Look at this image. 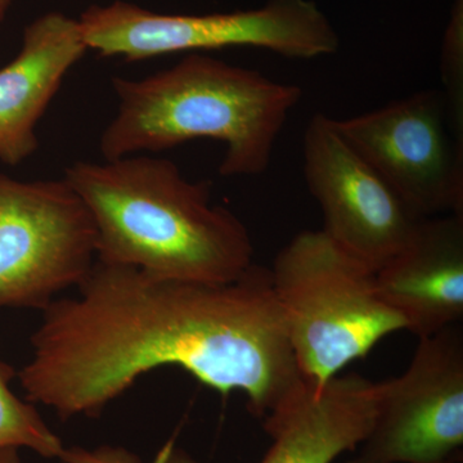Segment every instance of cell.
<instances>
[{
    "label": "cell",
    "mask_w": 463,
    "mask_h": 463,
    "mask_svg": "<svg viewBox=\"0 0 463 463\" xmlns=\"http://www.w3.org/2000/svg\"><path fill=\"white\" fill-rule=\"evenodd\" d=\"M99 234L65 178L24 182L0 173V309H47L93 269Z\"/></svg>",
    "instance_id": "cell-6"
},
{
    "label": "cell",
    "mask_w": 463,
    "mask_h": 463,
    "mask_svg": "<svg viewBox=\"0 0 463 463\" xmlns=\"http://www.w3.org/2000/svg\"><path fill=\"white\" fill-rule=\"evenodd\" d=\"M272 283L301 376L327 383L383 337L407 330L374 272L322 231L298 233L274 260Z\"/></svg>",
    "instance_id": "cell-4"
},
{
    "label": "cell",
    "mask_w": 463,
    "mask_h": 463,
    "mask_svg": "<svg viewBox=\"0 0 463 463\" xmlns=\"http://www.w3.org/2000/svg\"><path fill=\"white\" fill-rule=\"evenodd\" d=\"M12 2H14V0H0V24L5 23Z\"/></svg>",
    "instance_id": "cell-17"
},
{
    "label": "cell",
    "mask_w": 463,
    "mask_h": 463,
    "mask_svg": "<svg viewBox=\"0 0 463 463\" xmlns=\"http://www.w3.org/2000/svg\"><path fill=\"white\" fill-rule=\"evenodd\" d=\"M335 124L417 218L463 214V142L443 93L419 91Z\"/></svg>",
    "instance_id": "cell-7"
},
{
    "label": "cell",
    "mask_w": 463,
    "mask_h": 463,
    "mask_svg": "<svg viewBox=\"0 0 463 463\" xmlns=\"http://www.w3.org/2000/svg\"><path fill=\"white\" fill-rule=\"evenodd\" d=\"M65 179L93 216L102 263L203 283L234 281L254 264L248 228L213 203L212 183L188 181L167 158L76 161Z\"/></svg>",
    "instance_id": "cell-2"
},
{
    "label": "cell",
    "mask_w": 463,
    "mask_h": 463,
    "mask_svg": "<svg viewBox=\"0 0 463 463\" xmlns=\"http://www.w3.org/2000/svg\"><path fill=\"white\" fill-rule=\"evenodd\" d=\"M376 410V383L358 374L306 380L264 417L272 444L260 463H332L364 440Z\"/></svg>",
    "instance_id": "cell-12"
},
{
    "label": "cell",
    "mask_w": 463,
    "mask_h": 463,
    "mask_svg": "<svg viewBox=\"0 0 463 463\" xmlns=\"http://www.w3.org/2000/svg\"><path fill=\"white\" fill-rule=\"evenodd\" d=\"M441 79L450 128L463 142V5L456 0L441 51Z\"/></svg>",
    "instance_id": "cell-14"
},
{
    "label": "cell",
    "mask_w": 463,
    "mask_h": 463,
    "mask_svg": "<svg viewBox=\"0 0 463 463\" xmlns=\"http://www.w3.org/2000/svg\"><path fill=\"white\" fill-rule=\"evenodd\" d=\"M410 367L377 385L373 428L349 463H450L463 447V331L419 339Z\"/></svg>",
    "instance_id": "cell-8"
},
{
    "label": "cell",
    "mask_w": 463,
    "mask_h": 463,
    "mask_svg": "<svg viewBox=\"0 0 463 463\" xmlns=\"http://www.w3.org/2000/svg\"><path fill=\"white\" fill-rule=\"evenodd\" d=\"M118 106L100 136L105 160L161 152L194 139L225 145L223 176L261 175L303 90L201 53L147 78L116 76Z\"/></svg>",
    "instance_id": "cell-3"
},
{
    "label": "cell",
    "mask_w": 463,
    "mask_h": 463,
    "mask_svg": "<svg viewBox=\"0 0 463 463\" xmlns=\"http://www.w3.org/2000/svg\"><path fill=\"white\" fill-rule=\"evenodd\" d=\"M79 21L48 12L30 23L16 57L0 69V161L17 166L39 148L36 127L66 75L87 53Z\"/></svg>",
    "instance_id": "cell-11"
},
{
    "label": "cell",
    "mask_w": 463,
    "mask_h": 463,
    "mask_svg": "<svg viewBox=\"0 0 463 463\" xmlns=\"http://www.w3.org/2000/svg\"><path fill=\"white\" fill-rule=\"evenodd\" d=\"M17 371L25 399L62 421L97 417L137 381L178 367L268 416L306 381L268 268L227 283L158 279L97 260L74 297L42 312Z\"/></svg>",
    "instance_id": "cell-1"
},
{
    "label": "cell",
    "mask_w": 463,
    "mask_h": 463,
    "mask_svg": "<svg viewBox=\"0 0 463 463\" xmlns=\"http://www.w3.org/2000/svg\"><path fill=\"white\" fill-rule=\"evenodd\" d=\"M17 371L0 361V449L26 448L43 458H61L65 444L27 399L18 398L11 389Z\"/></svg>",
    "instance_id": "cell-13"
},
{
    "label": "cell",
    "mask_w": 463,
    "mask_h": 463,
    "mask_svg": "<svg viewBox=\"0 0 463 463\" xmlns=\"http://www.w3.org/2000/svg\"><path fill=\"white\" fill-rule=\"evenodd\" d=\"M88 50L139 62L164 54L260 48L292 60L336 53L340 38L313 0H268L230 14H164L124 0L90 5L78 18Z\"/></svg>",
    "instance_id": "cell-5"
},
{
    "label": "cell",
    "mask_w": 463,
    "mask_h": 463,
    "mask_svg": "<svg viewBox=\"0 0 463 463\" xmlns=\"http://www.w3.org/2000/svg\"><path fill=\"white\" fill-rule=\"evenodd\" d=\"M0 463H23L17 449H0Z\"/></svg>",
    "instance_id": "cell-16"
},
{
    "label": "cell",
    "mask_w": 463,
    "mask_h": 463,
    "mask_svg": "<svg viewBox=\"0 0 463 463\" xmlns=\"http://www.w3.org/2000/svg\"><path fill=\"white\" fill-rule=\"evenodd\" d=\"M303 157L307 188L322 210L323 233L376 273L407 245L422 219L346 141L335 118H310Z\"/></svg>",
    "instance_id": "cell-9"
},
{
    "label": "cell",
    "mask_w": 463,
    "mask_h": 463,
    "mask_svg": "<svg viewBox=\"0 0 463 463\" xmlns=\"http://www.w3.org/2000/svg\"><path fill=\"white\" fill-rule=\"evenodd\" d=\"M60 459L63 463H143L138 455L118 446H99L93 449L79 446L66 447ZM151 463L199 462L183 448L176 446L174 440H169L158 450Z\"/></svg>",
    "instance_id": "cell-15"
},
{
    "label": "cell",
    "mask_w": 463,
    "mask_h": 463,
    "mask_svg": "<svg viewBox=\"0 0 463 463\" xmlns=\"http://www.w3.org/2000/svg\"><path fill=\"white\" fill-rule=\"evenodd\" d=\"M380 297L422 337L463 318V214L425 218L407 245L374 273Z\"/></svg>",
    "instance_id": "cell-10"
}]
</instances>
